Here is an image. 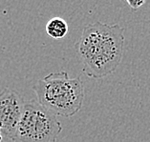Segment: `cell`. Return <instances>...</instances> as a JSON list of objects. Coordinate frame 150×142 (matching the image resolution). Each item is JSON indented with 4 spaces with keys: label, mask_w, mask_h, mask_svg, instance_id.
<instances>
[{
    "label": "cell",
    "mask_w": 150,
    "mask_h": 142,
    "mask_svg": "<svg viewBox=\"0 0 150 142\" xmlns=\"http://www.w3.org/2000/svg\"><path fill=\"white\" fill-rule=\"evenodd\" d=\"M124 29L119 24L102 22L84 27L76 49L83 64V72L89 77L102 78L112 74L122 59Z\"/></svg>",
    "instance_id": "1"
},
{
    "label": "cell",
    "mask_w": 150,
    "mask_h": 142,
    "mask_svg": "<svg viewBox=\"0 0 150 142\" xmlns=\"http://www.w3.org/2000/svg\"><path fill=\"white\" fill-rule=\"evenodd\" d=\"M38 102L54 115L70 117L82 107L84 86L80 77H69L67 72H51L33 86Z\"/></svg>",
    "instance_id": "2"
},
{
    "label": "cell",
    "mask_w": 150,
    "mask_h": 142,
    "mask_svg": "<svg viewBox=\"0 0 150 142\" xmlns=\"http://www.w3.org/2000/svg\"><path fill=\"white\" fill-rule=\"evenodd\" d=\"M62 126L57 115L38 101H25L13 142H56Z\"/></svg>",
    "instance_id": "3"
},
{
    "label": "cell",
    "mask_w": 150,
    "mask_h": 142,
    "mask_svg": "<svg viewBox=\"0 0 150 142\" xmlns=\"http://www.w3.org/2000/svg\"><path fill=\"white\" fill-rule=\"evenodd\" d=\"M24 104V99L16 91L5 88L0 92V127L4 142L14 141Z\"/></svg>",
    "instance_id": "4"
},
{
    "label": "cell",
    "mask_w": 150,
    "mask_h": 142,
    "mask_svg": "<svg viewBox=\"0 0 150 142\" xmlns=\"http://www.w3.org/2000/svg\"><path fill=\"white\" fill-rule=\"evenodd\" d=\"M45 31L51 38L54 40H61L67 35L69 26L63 18L54 16L46 23Z\"/></svg>",
    "instance_id": "5"
},
{
    "label": "cell",
    "mask_w": 150,
    "mask_h": 142,
    "mask_svg": "<svg viewBox=\"0 0 150 142\" xmlns=\"http://www.w3.org/2000/svg\"><path fill=\"white\" fill-rule=\"evenodd\" d=\"M126 3L130 6V8L132 10H137L140 8L141 6H142L145 3V1L142 0V1H137V0H127Z\"/></svg>",
    "instance_id": "6"
},
{
    "label": "cell",
    "mask_w": 150,
    "mask_h": 142,
    "mask_svg": "<svg viewBox=\"0 0 150 142\" xmlns=\"http://www.w3.org/2000/svg\"><path fill=\"white\" fill-rule=\"evenodd\" d=\"M0 142H4V137H3V134H2L1 127H0Z\"/></svg>",
    "instance_id": "7"
}]
</instances>
